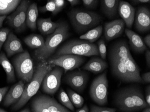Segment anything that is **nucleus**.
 <instances>
[{
    "instance_id": "obj_19",
    "label": "nucleus",
    "mask_w": 150,
    "mask_h": 112,
    "mask_svg": "<svg viewBox=\"0 0 150 112\" xmlns=\"http://www.w3.org/2000/svg\"><path fill=\"white\" fill-rule=\"evenodd\" d=\"M125 35L129 40V44L132 50L136 53L142 54L147 49L143 39L140 36L130 29L125 30Z\"/></svg>"
},
{
    "instance_id": "obj_27",
    "label": "nucleus",
    "mask_w": 150,
    "mask_h": 112,
    "mask_svg": "<svg viewBox=\"0 0 150 112\" xmlns=\"http://www.w3.org/2000/svg\"><path fill=\"white\" fill-rule=\"evenodd\" d=\"M19 0H0V15H6L13 11L19 5Z\"/></svg>"
},
{
    "instance_id": "obj_9",
    "label": "nucleus",
    "mask_w": 150,
    "mask_h": 112,
    "mask_svg": "<svg viewBox=\"0 0 150 112\" xmlns=\"http://www.w3.org/2000/svg\"><path fill=\"white\" fill-rule=\"evenodd\" d=\"M32 112H71L54 98L45 95L36 97L31 102Z\"/></svg>"
},
{
    "instance_id": "obj_41",
    "label": "nucleus",
    "mask_w": 150,
    "mask_h": 112,
    "mask_svg": "<svg viewBox=\"0 0 150 112\" xmlns=\"http://www.w3.org/2000/svg\"><path fill=\"white\" fill-rule=\"evenodd\" d=\"M131 3L134 5H139L140 4H145L150 2V0H134L131 1Z\"/></svg>"
},
{
    "instance_id": "obj_44",
    "label": "nucleus",
    "mask_w": 150,
    "mask_h": 112,
    "mask_svg": "<svg viewBox=\"0 0 150 112\" xmlns=\"http://www.w3.org/2000/svg\"><path fill=\"white\" fill-rule=\"evenodd\" d=\"M69 3L70 4L71 6H77L81 3V1L79 0H68Z\"/></svg>"
},
{
    "instance_id": "obj_40",
    "label": "nucleus",
    "mask_w": 150,
    "mask_h": 112,
    "mask_svg": "<svg viewBox=\"0 0 150 112\" xmlns=\"http://www.w3.org/2000/svg\"><path fill=\"white\" fill-rule=\"evenodd\" d=\"M8 89H9L8 87H5L2 88H0V102L3 100Z\"/></svg>"
},
{
    "instance_id": "obj_6",
    "label": "nucleus",
    "mask_w": 150,
    "mask_h": 112,
    "mask_svg": "<svg viewBox=\"0 0 150 112\" xmlns=\"http://www.w3.org/2000/svg\"><path fill=\"white\" fill-rule=\"evenodd\" d=\"M65 54H73L91 57L99 55L97 45L86 40L72 39L66 43L56 52L53 58Z\"/></svg>"
},
{
    "instance_id": "obj_20",
    "label": "nucleus",
    "mask_w": 150,
    "mask_h": 112,
    "mask_svg": "<svg viewBox=\"0 0 150 112\" xmlns=\"http://www.w3.org/2000/svg\"><path fill=\"white\" fill-rule=\"evenodd\" d=\"M118 0L101 1V9L103 15L109 19H113L117 15L118 11Z\"/></svg>"
},
{
    "instance_id": "obj_22",
    "label": "nucleus",
    "mask_w": 150,
    "mask_h": 112,
    "mask_svg": "<svg viewBox=\"0 0 150 112\" xmlns=\"http://www.w3.org/2000/svg\"><path fill=\"white\" fill-rule=\"evenodd\" d=\"M60 22H53L51 18H39L37 21L39 31L44 35H50L55 32L59 25Z\"/></svg>"
},
{
    "instance_id": "obj_34",
    "label": "nucleus",
    "mask_w": 150,
    "mask_h": 112,
    "mask_svg": "<svg viewBox=\"0 0 150 112\" xmlns=\"http://www.w3.org/2000/svg\"><path fill=\"white\" fill-rule=\"evenodd\" d=\"M117 108H115L102 107L96 105H91L90 112H115Z\"/></svg>"
},
{
    "instance_id": "obj_1",
    "label": "nucleus",
    "mask_w": 150,
    "mask_h": 112,
    "mask_svg": "<svg viewBox=\"0 0 150 112\" xmlns=\"http://www.w3.org/2000/svg\"><path fill=\"white\" fill-rule=\"evenodd\" d=\"M115 106L120 112H137L149 107L140 87L131 85L121 87L114 97Z\"/></svg>"
},
{
    "instance_id": "obj_33",
    "label": "nucleus",
    "mask_w": 150,
    "mask_h": 112,
    "mask_svg": "<svg viewBox=\"0 0 150 112\" xmlns=\"http://www.w3.org/2000/svg\"><path fill=\"white\" fill-rule=\"evenodd\" d=\"M97 44L99 55L101 56V58L104 60L107 58V48L105 41L103 39H102L98 40Z\"/></svg>"
},
{
    "instance_id": "obj_32",
    "label": "nucleus",
    "mask_w": 150,
    "mask_h": 112,
    "mask_svg": "<svg viewBox=\"0 0 150 112\" xmlns=\"http://www.w3.org/2000/svg\"><path fill=\"white\" fill-rule=\"evenodd\" d=\"M39 10L40 12L44 13L47 12H51L52 15H53L55 11V4L54 2V0L48 1L45 6L40 7Z\"/></svg>"
},
{
    "instance_id": "obj_47",
    "label": "nucleus",
    "mask_w": 150,
    "mask_h": 112,
    "mask_svg": "<svg viewBox=\"0 0 150 112\" xmlns=\"http://www.w3.org/2000/svg\"><path fill=\"white\" fill-rule=\"evenodd\" d=\"M142 112H150V107H147L143 109V111Z\"/></svg>"
},
{
    "instance_id": "obj_23",
    "label": "nucleus",
    "mask_w": 150,
    "mask_h": 112,
    "mask_svg": "<svg viewBox=\"0 0 150 112\" xmlns=\"http://www.w3.org/2000/svg\"><path fill=\"white\" fill-rule=\"evenodd\" d=\"M38 16V9L37 3H33L28 7L26 15V25L33 31L37 27V18Z\"/></svg>"
},
{
    "instance_id": "obj_5",
    "label": "nucleus",
    "mask_w": 150,
    "mask_h": 112,
    "mask_svg": "<svg viewBox=\"0 0 150 112\" xmlns=\"http://www.w3.org/2000/svg\"><path fill=\"white\" fill-rule=\"evenodd\" d=\"M71 25L78 33L86 32L102 21L103 17L97 13L73 9L68 13Z\"/></svg>"
},
{
    "instance_id": "obj_26",
    "label": "nucleus",
    "mask_w": 150,
    "mask_h": 112,
    "mask_svg": "<svg viewBox=\"0 0 150 112\" xmlns=\"http://www.w3.org/2000/svg\"><path fill=\"white\" fill-rule=\"evenodd\" d=\"M26 45L31 49H38L42 48L45 43V41L42 36L38 34H32L25 37L23 39Z\"/></svg>"
},
{
    "instance_id": "obj_17",
    "label": "nucleus",
    "mask_w": 150,
    "mask_h": 112,
    "mask_svg": "<svg viewBox=\"0 0 150 112\" xmlns=\"http://www.w3.org/2000/svg\"><path fill=\"white\" fill-rule=\"evenodd\" d=\"M4 49L8 57L24 52L20 39L13 32H10L4 44Z\"/></svg>"
},
{
    "instance_id": "obj_43",
    "label": "nucleus",
    "mask_w": 150,
    "mask_h": 112,
    "mask_svg": "<svg viewBox=\"0 0 150 112\" xmlns=\"http://www.w3.org/2000/svg\"><path fill=\"white\" fill-rule=\"evenodd\" d=\"M144 43L146 45V47H148L149 49L150 48V35L148 34L146 35L144 38Z\"/></svg>"
},
{
    "instance_id": "obj_3",
    "label": "nucleus",
    "mask_w": 150,
    "mask_h": 112,
    "mask_svg": "<svg viewBox=\"0 0 150 112\" xmlns=\"http://www.w3.org/2000/svg\"><path fill=\"white\" fill-rule=\"evenodd\" d=\"M69 27L66 22H61L58 27L53 33L47 37L44 46L36 49L34 55L37 60L44 62L51 56L61 43L70 36Z\"/></svg>"
},
{
    "instance_id": "obj_39",
    "label": "nucleus",
    "mask_w": 150,
    "mask_h": 112,
    "mask_svg": "<svg viewBox=\"0 0 150 112\" xmlns=\"http://www.w3.org/2000/svg\"><path fill=\"white\" fill-rule=\"evenodd\" d=\"M142 80L144 83H150V72H148L144 73L141 76Z\"/></svg>"
},
{
    "instance_id": "obj_14",
    "label": "nucleus",
    "mask_w": 150,
    "mask_h": 112,
    "mask_svg": "<svg viewBox=\"0 0 150 112\" xmlns=\"http://www.w3.org/2000/svg\"><path fill=\"white\" fill-rule=\"evenodd\" d=\"M125 23L122 19H117L105 23L104 36L107 41H110L119 37L125 31Z\"/></svg>"
},
{
    "instance_id": "obj_8",
    "label": "nucleus",
    "mask_w": 150,
    "mask_h": 112,
    "mask_svg": "<svg viewBox=\"0 0 150 112\" xmlns=\"http://www.w3.org/2000/svg\"><path fill=\"white\" fill-rule=\"evenodd\" d=\"M13 62L18 78L24 82H30L33 76V63L28 51L18 55Z\"/></svg>"
},
{
    "instance_id": "obj_46",
    "label": "nucleus",
    "mask_w": 150,
    "mask_h": 112,
    "mask_svg": "<svg viewBox=\"0 0 150 112\" xmlns=\"http://www.w3.org/2000/svg\"><path fill=\"white\" fill-rule=\"evenodd\" d=\"M6 15L0 16V28L2 27L3 22L6 18Z\"/></svg>"
},
{
    "instance_id": "obj_35",
    "label": "nucleus",
    "mask_w": 150,
    "mask_h": 112,
    "mask_svg": "<svg viewBox=\"0 0 150 112\" xmlns=\"http://www.w3.org/2000/svg\"><path fill=\"white\" fill-rule=\"evenodd\" d=\"M11 30L8 28H2L0 29V51L4 44Z\"/></svg>"
},
{
    "instance_id": "obj_30",
    "label": "nucleus",
    "mask_w": 150,
    "mask_h": 112,
    "mask_svg": "<svg viewBox=\"0 0 150 112\" xmlns=\"http://www.w3.org/2000/svg\"><path fill=\"white\" fill-rule=\"evenodd\" d=\"M67 94L74 106L78 108L83 106L85 102L83 97L71 89H67Z\"/></svg>"
},
{
    "instance_id": "obj_29",
    "label": "nucleus",
    "mask_w": 150,
    "mask_h": 112,
    "mask_svg": "<svg viewBox=\"0 0 150 112\" xmlns=\"http://www.w3.org/2000/svg\"><path fill=\"white\" fill-rule=\"evenodd\" d=\"M30 6V1L28 0H23L20 2V4L17 8V11L20 21L21 22L22 25L23 29L25 30L26 26V15L27 12L28 7Z\"/></svg>"
},
{
    "instance_id": "obj_36",
    "label": "nucleus",
    "mask_w": 150,
    "mask_h": 112,
    "mask_svg": "<svg viewBox=\"0 0 150 112\" xmlns=\"http://www.w3.org/2000/svg\"><path fill=\"white\" fill-rule=\"evenodd\" d=\"M83 5L86 8L90 10L95 9L98 6L99 1L98 0H83Z\"/></svg>"
},
{
    "instance_id": "obj_10",
    "label": "nucleus",
    "mask_w": 150,
    "mask_h": 112,
    "mask_svg": "<svg viewBox=\"0 0 150 112\" xmlns=\"http://www.w3.org/2000/svg\"><path fill=\"white\" fill-rule=\"evenodd\" d=\"M83 56L73 54H65L55 58H52L46 61L47 64L57 66L63 68L65 73L80 67L85 61Z\"/></svg>"
},
{
    "instance_id": "obj_37",
    "label": "nucleus",
    "mask_w": 150,
    "mask_h": 112,
    "mask_svg": "<svg viewBox=\"0 0 150 112\" xmlns=\"http://www.w3.org/2000/svg\"><path fill=\"white\" fill-rule=\"evenodd\" d=\"M54 2L55 4V11L53 15H55L62 11L66 2L64 0H54Z\"/></svg>"
},
{
    "instance_id": "obj_15",
    "label": "nucleus",
    "mask_w": 150,
    "mask_h": 112,
    "mask_svg": "<svg viewBox=\"0 0 150 112\" xmlns=\"http://www.w3.org/2000/svg\"><path fill=\"white\" fill-rule=\"evenodd\" d=\"M108 58L111 72L115 77L123 82H134L124 65L110 54H108Z\"/></svg>"
},
{
    "instance_id": "obj_31",
    "label": "nucleus",
    "mask_w": 150,
    "mask_h": 112,
    "mask_svg": "<svg viewBox=\"0 0 150 112\" xmlns=\"http://www.w3.org/2000/svg\"><path fill=\"white\" fill-rule=\"evenodd\" d=\"M58 98L59 101L64 106L69 109L71 111H74L75 108L71 101L69 96L65 91L63 89L61 88L58 95Z\"/></svg>"
},
{
    "instance_id": "obj_48",
    "label": "nucleus",
    "mask_w": 150,
    "mask_h": 112,
    "mask_svg": "<svg viewBox=\"0 0 150 112\" xmlns=\"http://www.w3.org/2000/svg\"><path fill=\"white\" fill-rule=\"evenodd\" d=\"M20 112H31L30 110L28 109V108H25V109H23V110H22L21 111H20Z\"/></svg>"
},
{
    "instance_id": "obj_24",
    "label": "nucleus",
    "mask_w": 150,
    "mask_h": 112,
    "mask_svg": "<svg viewBox=\"0 0 150 112\" xmlns=\"http://www.w3.org/2000/svg\"><path fill=\"white\" fill-rule=\"evenodd\" d=\"M0 65L6 72L7 82H14L16 80L15 69L5 53L3 52L0 53Z\"/></svg>"
},
{
    "instance_id": "obj_45",
    "label": "nucleus",
    "mask_w": 150,
    "mask_h": 112,
    "mask_svg": "<svg viewBox=\"0 0 150 112\" xmlns=\"http://www.w3.org/2000/svg\"><path fill=\"white\" fill-rule=\"evenodd\" d=\"M76 112H88V108L86 104L82 107L76 111Z\"/></svg>"
},
{
    "instance_id": "obj_7",
    "label": "nucleus",
    "mask_w": 150,
    "mask_h": 112,
    "mask_svg": "<svg viewBox=\"0 0 150 112\" xmlns=\"http://www.w3.org/2000/svg\"><path fill=\"white\" fill-rule=\"evenodd\" d=\"M107 71L97 77L92 82L90 95L92 100L99 106L106 105L108 102V81Z\"/></svg>"
},
{
    "instance_id": "obj_21",
    "label": "nucleus",
    "mask_w": 150,
    "mask_h": 112,
    "mask_svg": "<svg viewBox=\"0 0 150 112\" xmlns=\"http://www.w3.org/2000/svg\"><path fill=\"white\" fill-rule=\"evenodd\" d=\"M108 67L107 62L100 58H93L84 66L83 69L94 74H98L104 71Z\"/></svg>"
},
{
    "instance_id": "obj_42",
    "label": "nucleus",
    "mask_w": 150,
    "mask_h": 112,
    "mask_svg": "<svg viewBox=\"0 0 150 112\" xmlns=\"http://www.w3.org/2000/svg\"><path fill=\"white\" fill-rule=\"evenodd\" d=\"M145 58L146 64L149 68L150 67V51L147 49L145 51Z\"/></svg>"
},
{
    "instance_id": "obj_28",
    "label": "nucleus",
    "mask_w": 150,
    "mask_h": 112,
    "mask_svg": "<svg viewBox=\"0 0 150 112\" xmlns=\"http://www.w3.org/2000/svg\"><path fill=\"white\" fill-rule=\"evenodd\" d=\"M7 23L8 25L15 29L16 32L21 33L24 31L19 15L16 10L12 14L7 16Z\"/></svg>"
},
{
    "instance_id": "obj_4",
    "label": "nucleus",
    "mask_w": 150,
    "mask_h": 112,
    "mask_svg": "<svg viewBox=\"0 0 150 112\" xmlns=\"http://www.w3.org/2000/svg\"><path fill=\"white\" fill-rule=\"evenodd\" d=\"M53 66L52 65L47 64L46 61L41 62L38 66L32 80L24 87L21 97L12 107L13 110L20 109L36 95L42 85L45 77L52 70Z\"/></svg>"
},
{
    "instance_id": "obj_11",
    "label": "nucleus",
    "mask_w": 150,
    "mask_h": 112,
    "mask_svg": "<svg viewBox=\"0 0 150 112\" xmlns=\"http://www.w3.org/2000/svg\"><path fill=\"white\" fill-rule=\"evenodd\" d=\"M64 70L56 67L46 74L42 82V88L45 93L49 95L55 94L60 86Z\"/></svg>"
},
{
    "instance_id": "obj_12",
    "label": "nucleus",
    "mask_w": 150,
    "mask_h": 112,
    "mask_svg": "<svg viewBox=\"0 0 150 112\" xmlns=\"http://www.w3.org/2000/svg\"><path fill=\"white\" fill-rule=\"evenodd\" d=\"M88 76L85 71H78L71 72L66 76V83L74 90L79 92L84 91L87 84Z\"/></svg>"
},
{
    "instance_id": "obj_13",
    "label": "nucleus",
    "mask_w": 150,
    "mask_h": 112,
    "mask_svg": "<svg viewBox=\"0 0 150 112\" xmlns=\"http://www.w3.org/2000/svg\"><path fill=\"white\" fill-rule=\"evenodd\" d=\"M134 25L139 32L146 33L150 30V11L146 7H139L135 12Z\"/></svg>"
},
{
    "instance_id": "obj_16",
    "label": "nucleus",
    "mask_w": 150,
    "mask_h": 112,
    "mask_svg": "<svg viewBox=\"0 0 150 112\" xmlns=\"http://www.w3.org/2000/svg\"><path fill=\"white\" fill-rule=\"evenodd\" d=\"M118 12L128 29L132 28L135 15V9L134 7L127 1H119Z\"/></svg>"
},
{
    "instance_id": "obj_25",
    "label": "nucleus",
    "mask_w": 150,
    "mask_h": 112,
    "mask_svg": "<svg viewBox=\"0 0 150 112\" xmlns=\"http://www.w3.org/2000/svg\"><path fill=\"white\" fill-rule=\"evenodd\" d=\"M103 32V27L102 25H99L81 35L80 39L82 40H86L91 43H93L101 37Z\"/></svg>"
},
{
    "instance_id": "obj_49",
    "label": "nucleus",
    "mask_w": 150,
    "mask_h": 112,
    "mask_svg": "<svg viewBox=\"0 0 150 112\" xmlns=\"http://www.w3.org/2000/svg\"><path fill=\"white\" fill-rule=\"evenodd\" d=\"M0 112H7L6 111H5L4 109H1V108H0Z\"/></svg>"
},
{
    "instance_id": "obj_2",
    "label": "nucleus",
    "mask_w": 150,
    "mask_h": 112,
    "mask_svg": "<svg viewBox=\"0 0 150 112\" xmlns=\"http://www.w3.org/2000/svg\"><path fill=\"white\" fill-rule=\"evenodd\" d=\"M108 54L126 66L134 82L144 83L141 77L139 68L132 57L125 39H119L113 42L109 49Z\"/></svg>"
},
{
    "instance_id": "obj_18",
    "label": "nucleus",
    "mask_w": 150,
    "mask_h": 112,
    "mask_svg": "<svg viewBox=\"0 0 150 112\" xmlns=\"http://www.w3.org/2000/svg\"><path fill=\"white\" fill-rule=\"evenodd\" d=\"M24 82L20 80L13 85L7 94L5 100L4 106L8 107L13 104H16L21 97L24 89Z\"/></svg>"
},
{
    "instance_id": "obj_38",
    "label": "nucleus",
    "mask_w": 150,
    "mask_h": 112,
    "mask_svg": "<svg viewBox=\"0 0 150 112\" xmlns=\"http://www.w3.org/2000/svg\"><path fill=\"white\" fill-rule=\"evenodd\" d=\"M145 99L146 102L148 106L150 107V85H149L146 87L145 90Z\"/></svg>"
}]
</instances>
